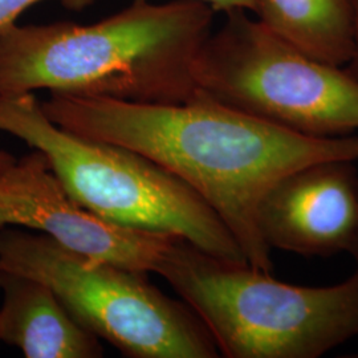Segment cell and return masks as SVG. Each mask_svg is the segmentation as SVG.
Returning <instances> with one entry per match:
<instances>
[{"mask_svg": "<svg viewBox=\"0 0 358 358\" xmlns=\"http://www.w3.org/2000/svg\"><path fill=\"white\" fill-rule=\"evenodd\" d=\"M57 127L128 148L198 192L226 224L254 268L272 273V250L259 230L269 189L299 167L358 162V136L315 137L219 103L198 90L187 103H130L51 93L41 103Z\"/></svg>", "mask_w": 358, "mask_h": 358, "instance_id": "cell-1", "label": "cell"}, {"mask_svg": "<svg viewBox=\"0 0 358 358\" xmlns=\"http://www.w3.org/2000/svg\"><path fill=\"white\" fill-rule=\"evenodd\" d=\"M214 10L199 0H134L90 26L57 22L0 31V96L51 93L182 103L198 94L196 56Z\"/></svg>", "mask_w": 358, "mask_h": 358, "instance_id": "cell-2", "label": "cell"}, {"mask_svg": "<svg viewBox=\"0 0 358 358\" xmlns=\"http://www.w3.org/2000/svg\"><path fill=\"white\" fill-rule=\"evenodd\" d=\"M229 358H319L358 336V267L344 282H280L176 238L158 271Z\"/></svg>", "mask_w": 358, "mask_h": 358, "instance_id": "cell-3", "label": "cell"}, {"mask_svg": "<svg viewBox=\"0 0 358 358\" xmlns=\"http://www.w3.org/2000/svg\"><path fill=\"white\" fill-rule=\"evenodd\" d=\"M0 131L44 154L69 195L96 217L247 263L226 224L187 183L128 148L57 127L34 93L0 96Z\"/></svg>", "mask_w": 358, "mask_h": 358, "instance_id": "cell-4", "label": "cell"}, {"mask_svg": "<svg viewBox=\"0 0 358 358\" xmlns=\"http://www.w3.org/2000/svg\"><path fill=\"white\" fill-rule=\"evenodd\" d=\"M0 271L45 282L81 325L128 357L220 356L192 309L146 273L80 254L44 234L0 229Z\"/></svg>", "mask_w": 358, "mask_h": 358, "instance_id": "cell-5", "label": "cell"}, {"mask_svg": "<svg viewBox=\"0 0 358 358\" xmlns=\"http://www.w3.org/2000/svg\"><path fill=\"white\" fill-rule=\"evenodd\" d=\"M199 92L235 109L315 137L358 130V80L294 50L247 11L226 13L196 56Z\"/></svg>", "mask_w": 358, "mask_h": 358, "instance_id": "cell-6", "label": "cell"}, {"mask_svg": "<svg viewBox=\"0 0 358 358\" xmlns=\"http://www.w3.org/2000/svg\"><path fill=\"white\" fill-rule=\"evenodd\" d=\"M26 227L80 254L143 273L155 272L176 238L124 227L76 202L41 152L0 173V229Z\"/></svg>", "mask_w": 358, "mask_h": 358, "instance_id": "cell-7", "label": "cell"}, {"mask_svg": "<svg viewBox=\"0 0 358 358\" xmlns=\"http://www.w3.org/2000/svg\"><path fill=\"white\" fill-rule=\"evenodd\" d=\"M356 161L328 159L279 179L259 206L269 248L301 256L349 252L358 227Z\"/></svg>", "mask_w": 358, "mask_h": 358, "instance_id": "cell-8", "label": "cell"}, {"mask_svg": "<svg viewBox=\"0 0 358 358\" xmlns=\"http://www.w3.org/2000/svg\"><path fill=\"white\" fill-rule=\"evenodd\" d=\"M0 341L27 358H97L100 338L72 316L45 282L0 271Z\"/></svg>", "mask_w": 358, "mask_h": 358, "instance_id": "cell-9", "label": "cell"}, {"mask_svg": "<svg viewBox=\"0 0 358 358\" xmlns=\"http://www.w3.org/2000/svg\"><path fill=\"white\" fill-rule=\"evenodd\" d=\"M255 13L276 38L321 63L346 66L355 55L350 0H256Z\"/></svg>", "mask_w": 358, "mask_h": 358, "instance_id": "cell-10", "label": "cell"}, {"mask_svg": "<svg viewBox=\"0 0 358 358\" xmlns=\"http://www.w3.org/2000/svg\"><path fill=\"white\" fill-rule=\"evenodd\" d=\"M43 0H0V31L6 27L11 26L20 13H24L32 4ZM71 11L80 13L90 7L97 0H59Z\"/></svg>", "mask_w": 358, "mask_h": 358, "instance_id": "cell-11", "label": "cell"}, {"mask_svg": "<svg viewBox=\"0 0 358 358\" xmlns=\"http://www.w3.org/2000/svg\"><path fill=\"white\" fill-rule=\"evenodd\" d=\"M208 4L214 11L230 13L234 10H243L255 13L256 0H199Z\"/></svg>", "mask_w": 358, "mask_h": 358, "instance_id": "cell-12", "label": "cell"}, {"mask_svg": "<svg viewBox=\"0 0 358 358\" xmlns=\"http://www.w3.org/2000/svg\"><path fill=\"white\" fill-rule=\"evenodd\" d=\"M353 13H355V26H356V47H355V55L350 60V63L346 65V71L353 77L358 80V0H350Z\"/></svg>", "mask_w": 358, "mask_h": 358, "instance_id": "cell-13", "label": "cell"}, {"mask_svg": "<svg viewBox=\"0 0 358 358\" xmlns=\"http://www.w3.org/2000/svg\"><path fill=\"white\" fill-rule=\"evenodd\" d=\"M15 161H16V158L13 157V154L0 149V173L4 171L7 167L11 166Z\"/></svg>", "mask_w": 358, "mask_h": 358, "instance_id": "cell-14", "label": "cell"}, {"mask_svg": "<svg viewBox=\"0 0 358 358\" xmlns=\"http://www.w3.org/2000/svg\"><path fill=\"white\" fill-rule=\"evenodd\" d=\"M349 254H352V256L355 257L358 267V227L357 231H356V235H355V239H353V243H352L350 248H349Z\"/></svg>", "mask_w": 358, "mask_h": 358, "instance_id": "cell-15", "label": "cell"}]
</instances>
